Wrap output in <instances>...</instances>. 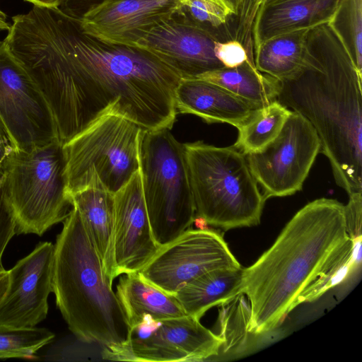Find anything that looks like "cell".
<instances>
[{"instance_id": "cell-1", "label": "cell", "mask_w": 362, "mask_h": 362, "mask_svg": "<svg viewBox=\"0 0 362 362\" xmlns=\"http://www.w3.org/2000/svg\"><path fill=\"white\" fill-rule=\"evenodd\" d=\"M4 42L45 98L62 145L110 109L144 129L175 123L182 78L145 48L103 40L58 8L38 6L13 17Z\"/></svg>"}, {"instance_id": "cell-2", "label": "cell", "mask_w": 362, "mask_h": 362, "mask_svg": "<svg viewBox=\"0 0 362 362\" xmlns=\"http://www.w3.org/2000/svg\"><path fill=\"white\" fill-rule=\"evenodd\" d=\"M307 45L305 65L279 81L277 100L313 126L337 185L362 192V74L329 22L309 30Z\"/></svg>"}, {"instance_id": "cell-3", "label": "cell", "mask_w": 362, "mask_h": 362, "mask_svg": "<svg viewBox=\"0 0 362 362\" xmlns=\"http://www.w3.org/2000/svg\"><path fill=\"white\" fill-rule=\"evenodd\" d=\"M344 205L320 198L301 208L273 245L243 269L240 293L250 306L247 331L279 327L349 239Z\"/></svg>"}, {"instance_id": "cell-4", "label": "cell", "mask_w": 362, "mask_h": 362, "mask_svg": "<svg viewBox=\"0 0 362 362\" xmlns=\"http://www.w3.org/2000/svg\"><path fill=\"white\" fill-rule=\"evenodd\" d=\"M52 287L57 306L78 339L103 347L127 339L130 327L124 313L74 206L54 244Z\"/></svg>"}, {"instance_id": "cell-5", "label": "cell", "mask_w": 362, "mask_h": 362, "mask_svg": "<svg viewBox=\"0 0 362 362\" xmlns=\"http://www.w3.org/2000/svg\"><path fill=\"white\" fill-rule=\"evenodd\" d=\"M184 146L196 218L224 231L258 225L267 199L245 155L202 141Z\"/></svg>"}, {"instance_id": "cell-6", "label": "cell", "mask_w": 362, "mask_h": 362, "mask_svg": "<svg viewBox=\"0 0 362 362\" xmlns=\"http://www.w3.org/2000/svg\"><path fill=\"white\" fill-rule=\"evenodd\" d=\"M0 189L13 215L16 234L42 235L63 222L72 207L66 193L62 144L54 140L15 149L0 175Z\"/></svg>"}, {"instance_id": "cell-7", "label": "cell", "mask_w": 362, "mask_h": 362, "mask_svg": "<svg viewBox=\"0 0 362 362\" xmlns=\"http://www.w3.org/2000/svg\"><path fill=\"white\" fill-rule=\"evenodd\" d=\"M139 164L152 233L161 247L190 228L196 220L184 144L170 129H142Z\"/></svg>"}, {"instance_id": "cell-8", "label": "cell", "mask_w": 362, "mask_h": 362, "mask_svg": "<svg viewBox=\"0 0 362 362\" xmlns=\"http://www.w3.org/2000/svg\"><path fill=\"white\" fill-rule=\"evenodd\" d=\"M142 129L134 122L110 109L64 144L69 199L85 188L94 176L113 194L124 186L140 168Z\"/></svg>"}, {"instance_id": "cell-9", "label": "cell", "mask_w": 362, "mask_h": 362, "mask_svg": "<svg viewBox=\"0 0 362 362\" xmlns=\"http://www.w3.org/2000/svg\"><path fill=\"white\" fill-rule=\"evenodd\" d=\"M219 335L188 315L156 320L146 315L118 346L103 347L105 359L129 361H201L217 356Z\"/></svg>"}, {"instance_id": "cell-10", "label": "cell", "mask_w": 362, "mask_h": 362, "mask_svg": "<svg viewBox=\"0 0 362 362\" xmlns=\"http://www.w3.org/2000/svg\"><path fill=\"white\" fill-rule=\"evenodd\" d=\"M320 152L319 137L309 122L291 111L278 136L262 150L245 155L266 199L301 190Z\"/></svg>"}, {"instance_id": "cell-11", "label": "cell", "mask_w": 362, "mask_h": 362, "mask_svg": "<svg viewBox=\"0 0 362 362\" xmlns=\"http://www.w3.org/2000/svg\"><path fill=\"white\" fill-rule=\"evenodd\" d=\"M0 117L16 149L28 150L58 140L45 98L4 41L0 44Z\"/></svg>"}, {"instance_id": "cell-12", "label": "cell", "mask_w": 362, "mask_h": 362, "mask_svg": "<svg viewBox=\"0 0 362 362\" xmlns=\"http://www.w3.org/2000/svg\"><path fill=\"white\" fill-rule=\"evenodd\" d=\"M240 266L219 233L189 228L161 247L139 274L173 296L180 287L208 272Z\"/></svg>"}, {"instance_id": "cell-13", "label": "cell", "mask_w": 362, "mask_h": 362, "mask_svg": "<svg viewBox=\"0 0 362 362\" xmlns=\"http://www.w3.org/2000/svg\"><path fill=\"white\" fill-rule=\"evenodd\" d=\"M53 260L54 244L41 242L8 270V287L0 300V325L32 327L46 318Z\"/></svg>"}, {"instance_id": "cell-14", "label": "cell", "mask_w": 362, "mask_h": 362, "mask_svg": "<svg viewBox=\"0 0 362 362\" xmlns=\"http://www.w3.org/2000/svg\"><path fill=\"white\" fill-rule=\"evenodd\" d=\"M114 257L117 277L139 272L160 247L156 243L145 204L140 168L114 193Z\"/></svg>"}, {"instance_id": "cell-15", "label": "cell", "mask_w": 362, "mask_h": 362, "mask_svg": "<svg viewBox=\"0 0 362 362\" xmlns=\"http://www.w3.org/2000/svg\"><path fill=\"white\" fill-rule=\"evenodd\" d=\"M218 41L211 33L171 15L153 26L136 46L156 54L182 78H194L225 68L215 54Z\"/></svg>"}, {"instance_id": "cell-16", "label": "cell", "mask_w": 362, "mask_h": 362, "mask_svg": "<svg viewBox=\"0 0 362 362\" xmlns=\"http://www.w3.org/2000/svg\"><path fill=\"white\" fill-rule=\"evenodd\" d=\"M177 0H115L80 19L83 30L103 40L136 46L160 21L173 14Z\"/></svg>"}, {"instance_id": "cell-17", "label": "cell", "mask_w": 362, "mask_h": 362, "mask_svg": "<svg viewBox=\"0 0 362 362\" xmlns=\"http://www.w3.org/2000/svg\"><path fill=\"white\" fill-rule=\"evenodd\" d=\"M262 107V106H261ZM177 113L194 115L207 123L240 127L260 106L202 79L182 78L175 90Z\"/></svg>"}, {"instance_id": "cell-18", "label": "cell", "mask_w": 362, "mask_h": 362, "mask_svg": "<svg viewBox=\"0 0 362 362\" xmlns=\"http://www.w3.org/2000/svg\"><path fill=\"white\" fill-rule=\"evenodd\" d=\"M101 260L103 272L112 284L117 277L114 257V194L95 176L70 197Z\"/></svg>"}, {"instance_id": "cell-19", "label": "cell", "mask_w": 362, "mask_h": 362, "mask_svg": "<svg viewBox=\"0 0 362 362\" xmlns=\"http://www.w3.org/2000/svg\"><path fill=\"white\" fill-rule=\"evenodd\" d=\"M342 0H276L263 7L253 29V48L287 32L330 22Z\"/></svg>"}, {"instance_id": "cell-20", "label": "cell", "mask_w": 362, "mask_h": 362, "mask_svg": "<svg viewBox=\"0 0 362 362\" xmlns=\"http://www.w3.org/2000/svg\"><path fill=\"white\" fill-rule=\"evenodd\" d=\"M243 269L240 266L211 270L182 286L173 296L187 315L200 320L210 308L240 293Z\"/></svg>"}, {"instance_id": "cell-21", "label": "cell", "mask_w": 362, "mask_h": 362, "mask_svg": "<svg viewBox=\"0 0 362 362\" xmlns=\"http://www.w3.org/2000/svg\"><path fill=\"white\" fill-rule=\"evenodd\" d=\"M116 295L130 329L146 315L161 320L187 315L174 296L148 283L139 272L120 277Z\"/></svg>"}, {"instance_id": "cell-22", "label": "cell", "mask_w": 362, "mask_h": 362, "mask_svg": "<svg viewBox=\"0 0 362 362\" xmlns=\"http://www.w3.org/2000/svg\"><path fill=\"white\" fill-rule=\"evenodd\" d=\"M300 29L272 37L254 49V62L261 73L281 81L300 71L308 57L307 36Z\"/></svg>"}, {"instance_id": "cell-23", "label": "cell", "mask_w": 362, "mask_h": 362, "mask_svg": "<svg viewBox=\"0 0 362 362\" xmlns=\"http://www.w3.org/2000/svg\"><path fill=\"white\" fill-rule=\"evenodd\" d=\"M218 85L258 106L277 100L280 82L259 71L254 63L246 60L233 68H222L197 77Z\"/></svg>"}, {"instance_id": "cell-24", "label": "cell", "mask_w": 362, "mask_h": 362, "mask_svg": "<svg viewBox=\"0 0 362 362\" xmlns=\"http://www.w3.org/2000/svg\"><path fill=\"white\" fill-rule=\"evenodd\" d=\"M291 111L277 100L257 108L238 128L233 146L245 155L262 150L278 136Z\"/></svg>"}, {"instance_id": "cell-25", "label": "cell", "mask_w": 362, "mask_h": 362, "mask_svg": "<svg viewBox=\"0 0 362 362\" xmlns=\"http://www.w3.org/2000/svg\"><path fill=\"white\" fill-rule=\"evenodd\" d=\"M236 11L226 0H177L172 16L206 30L220 41L221 30Z\"/></svg>"}, {"instance_id": "cell-26", "label": "cell", "mask_w": 362, "mask_h": 362, "mask_svg": "<svg viewBox=\"0 0 362 362\" xmlns=\"http://www.w3.org/2000/svg\"><path fill=\"white\" fill-rule=\"evenodd\" d=\"M54 334L45 328L16 327L0 325V358H32L53 341Z\"/></svg>"}, {"instance_id": "cell-27", "label": "cell", "mask_w": 362, "mask_h": 362, "mask_svg": "<svg viewBox=\"0 0 362 362\" xmlns=\"http://www.w3.org/2000/svg\"><path fill=\"white\" fill-rule=\"evenodd\" d=\"M329 23L341 37L362 74V0H342Z\"/></svg>"}, {"instance_id": "cell-28", "label": "cell", "mask_w": 362, "mask_h": 362, "mask_svg": "<svg viewBox=\"0 0 362 362\" xmlns=\"http://www.w3.org/2000/svg\"><path fill=\"white\" fill-rule=\"evenodd\" d=\"M262 3V0H243L234 17L233 39L242 44L251 62H254L253 29L260 12Z\"/></svg>"}, {"instance_id": "cell-29", "label": "cell", "mask_w": 362, "mask_h": 362, "mask_svg": "<svg viewBox=\"0 0 362 362\" xmlns=\"http://www.w3.org/2000/svg\"><path fill=\"white\" fill-rule=\"evenodd\" d=\"M215 54L226 68L235 67L249 60L244 47L234 39L216 42Z\"/></svg>"}, {"instance_id": "cell-30", "label": "cell", "mask_w": 362, "mask_h": 362, "mask_svg": "<svg viewBox=\"0 0 362 362\" xmlns=\"http://www.w3.org/2000/svg\"><path fill=\"white\" fill-rule=\"evenodd\" d=\"M349 199L344 205V214L348 235L354 241L361 239L362 192L349 195Z\"/></svg>"}, {"instance_id": "cell-31", "label": "cell", "mask_w": 362, "mask_h": 362, "mask_svg": "<svg viewBox=\"0 0 362 362\" xmlns=\"http://www.w3.org/2000/svg\"><path fill=\"white\" fill-rule=\"evenodd\" d=\"M15 235V219L0 189V266L6 247Z\"/></svg>"}, {"instance_id": "cell-32", "label": "cell", "mask_w": 362, "mask_h": 362, "mask_svg": "<svg viewBox=\"0 0 362 362\" xmlns=\"http://www.w3.org/2000/svg\"><path fill=\"white\" fill-rule=\"evenodd\" d=\"M115 0H63L57 7L64 14L80 20L92 9Z\"/></svg>"}, {"instance_id": "cell-33", "label": "cell", "mask_w": 362, "mask_h": 362, "mask_svg": "<svg viewBox=\"0 0 362 362\" xmlns=\"http://www.w3.org/2000/svg\"><path fill=\"white\" fill-rule=\"evenodd\" d=\"M15 149L14 144L0 117V175L8 158Z\"/></svg>"}, {"instance_id": "cell-34", "label": "cell", "mask_w": 362, "mask_h": 362, "mask_svg": "<svg viewBox=\"0 0 362 362\" xmlns=\"http://www.w3.org/2000/svg\"><path fill=\"white\" fill-rule=\"evenodd\" d=\"M8 280V270H6L3 265L0 266V300L7 289Z\"/></svg>"}, {"instance_id": "cell-35", "label": "cell", "mask_w": 362, "mask_h": 362, "mask_svg": "<svg viewBox=\"0 0 362 362\" xmlns=\"http://www.w3.org/2000/svg\"><path fill=\"white\" fill-rule=\"evenodd\" d=\"M34 6L57 8L63 0H25Z\"/></svg>"}, {"instance_id": "cell-36", "label": "cell", "mask_w": 362, "mask_h": 362, "mask_svg": "<svg viewBox=\"0 0 362 362\" xmlns=\"http://www.w3.org/2000/svg\"><path fill=\"white\" fill-rule=\"evenodd\" d=\"M10 26L6 22V18H0V32L8 30ZM1 41H0L1 44Z\"/></svg>"}, {"instance_id": "cell-37", "label": "cell", "mask_w": 362, "mask_h": 362, "mask_svg": "<svg viewBox=\"0 0 362 362\" xmlns=\"http://www.w3.org/2000/svg\"><path fill=\"white\" fill-rule=\"evenodd\" d=\"M226 1L234 8V9L235 10L236 13H237L238 11L239 10V8L242 4L243 0H226Z\"/></svg>"}, {"instance_id": "cell-38", "label": "cell", "mask_w": 362, "mask_h": 362, "mask_svg": "<svg viewBox=\"0 0 362 362\" xmlns=\"http://www.w3.org/2000/svg\"><path fill=\"white\" fill-rule=\"evenodd\" d=\"M276 0H262V6H261V9H260V11L262 10V8L266 6H267L268 4L275 1ZM260 13V12H259ZM259 16V15H258Z\"/></svg>"}, {"instance_id": "cell-39", "label": "cell", "mask_w": 362, "mask_h": 362, "mask_svg": "<svg viewBox=\"0 0 362 362\" xmlns=\"http://www.w3.org/2000/svg\"><path fill=\"white\" fill-rule=\"evenodd\" d=\"M0 18H6V14L4 13L1 10H0Z\"/></svg>"}]
</instances>
